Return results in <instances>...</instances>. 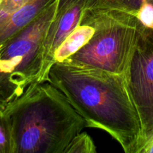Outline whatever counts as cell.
Segmentation results:
<instances>
[{
  "mask_svg": "<svg viewBox=\"0 0 153 153\" xmlns=\"http://www.w3.org/2000/svg\"><path fill=\"white\" fill-rule=\"evenodd\" d=\"M96 0H58L56 11L48 27L44 41V64L41 81L46 80L54 64V55L61 43L80 22L83 13Z\"/></svg>",
  "mask_w": 153,
  "mask_h": 153,
  "instance_id": "cell-6",
  "label": "cell"
},
{
  "mask_svg": "<svg viewBox=\"0 0 153 153\" xmlns=\"http://www.w3.org/2000/svg\"><path fill=\"white\" fill-rule=\"evenodd\" d=\"M96 146L92 138L86 132H82L75 136L64 153H95Z\"/></svg>",
  "mask_w": 153,
  "mask_h": 153,
  "instance_id": "cell-9",
  "label": "cell"
},
{
  "mask_svg": "<svg viewBox=\"0 0 153 153\" xmlns=\"http://www.w3.org/2000/svg\"><path fill=\"white\" fill-rule=\"evenodd\" d=\"M14 153H64L87 127L64 94L48 80L36 82L6 107Z\"/></svg>",
  "mask_w": 153,
  "mask_h": 153,
  "instance_id": "cell-2",
  "label": "cell"
},
{
  "mask_svg": "<svg viewBox=\"0 0 153 153\" xmlns=\"http://www.w3.org/2000/svg\"><path fill=\"white\" fill-rule=\"evenodd\" d=\"M88 13L94 34L63 61L124 74L144 25L136 15L122 10L92 7Z\"/></svg>",
  "mask_w": 153,
  "mask_h": 153,
  "instance_id": "cell-4",
  "label": "cell"
},
{
  "mask_svg": "<svg viewBox=\"0 0 153 153\" xmlns=\"http://www.w3.org/2000/svg\"><path fill=\"white\" fill-rule=\"evenodd\" d=\"M147 1H148V2L152 3L153 4V0H147Z\"/></svg>",
  "mask_w": 153,
  "mask_h": 153,
  "instance_id": "cell-14",
  "label": "cell"
},
{
  "mask_svg": "<svg viewBox=\"0 0 153 153\" xmlns=\"http://www.w3.org/2000/svg\"><path fill=\"white\" fill-rule=\"evenodd\" d=\"M146 1L147 0H96L93 7L122 10L136 15Z\"/></svg>",
  "mask_w": 153,
  "mask_h": 153,
  "instance_id": "cell-8",
  "label": "cell"
},
{
  "mask_svg": "<svg viewBox=\"0 0 153 153\" xmlns=\"http://www.w3.org/2000/svg\"><path fill=\"white\" fill-rule=\"evenodd\" d=\"M58 1L0 46L1 113L28 87L41 82L44 41Z\"/></svg>",
  "mask_w": 153,
  "mask_h": 153,
  "instance_id": "cell-3",
  "label": "cell"
},
{
  "mask_svg": "<svg viewBox=\"0 0 153 153\" xmlns=\"http://www.w3.org/2000/svg\"><path fill=\"white\" fill-rule=\"evenodd\" d=\"M140 153H153V135L144 145Z\"/></svg>",
  "mask_w": 153,
  "mask_h": 153,
  "instance_id": "cell-13",
  "label": "cell"
},
{
  "mask_svg": "<svg viewBox=\"0 0 153 153\" xmlns=\"http://www.w3.org/2000/svg\"><path fill=\"white\" fill-rule=\"evenodd\" d=\"M124 76L140 122L143 147L153 135V29L142 28Z\"/></svg>",
  "mask_w": 153,
  "mask_h": 153,
  "instance_id": "cell-5",
  "label": "cell"
},
{
  "mask_svg": "<svg viewBox=\"0 0 153 153\" xmlns=\"http://www.w3.org/2000/svg\"><path fill=\"white\" fill-rule=\"evenodd\" d=\"M88 8L84 12L79 25L67 36L56 51L54 55V63L56 61L61 62L68 58L70 55H74L80 49L93 35L94 28L88 13Z\"/></svg>",
  "mask_w": 153,
  "mask_h": 153,
  "instance_id": "cell-7",
  "label": "cell"
},
{
  "mask_svg": "<svg viewBox=\"0 0 153 153\" xmlns=\"http://www.w3.org/2000/svg\"><path fill=\"white\" fill-rule=\"evenodd\" d=\"M141 23L146 28L153 29V4L146 1L136 14Z\"/></svg>",
  "mask_w": 153,
  "mask_h": 153,
  "instance_id": "cell-12",
  "label": "cell"
},
{
  "mask_svg": "<svg viewBox=\"0 0 153 153\" xmlns=\"http://www.w3.org/2000/svg\"><path fill=\"white\" fill-rule=\"evenodd\" d=\"M46 80L84 119L116 140L125 153H140L141 126L124 74L56 61Z\"/></svg>",
  "mask_w": 153,
  "mask_h": 153,
  "instance_id": "cell-1",
  "label": "cell"
},
{
  "mask_svg": "<svg viewBox=\"0 0 153 153\" xmlns=\"http://www.w3.org/2000/svg\"><path fill=\"white\" fill-rule=\"evenodd\" d=\"M0 153H14L11 129L4 113H0Z\"/></svg>",
  "mask_w": 153,
  "mask_h": 153,
  "instance_id": "cell-10",
  "label": "cell"
},
{
  "mask_svg": "<svg viewBox=\"0 0 153 153\" xmlns=\"http://www.w3.org/2000/svg\"><path fill=\"white\" fill-rule=\"evenodd\" d=\"M27 0H0V34L12 14L20 8Z\"/></svg>",
  "mask_w": 153,
  "mask_h": 153,
  "instance_id": "cell-11",
  "label": "cell"
}]
</instances>
